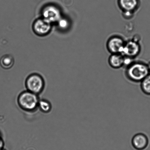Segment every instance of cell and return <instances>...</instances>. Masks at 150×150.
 I'll return each instance as SVG.
<instances>
[{"label":"cell","instance_id":"ac0fdd59","mask_svg":"<svg viewBox=\"0 0 150 150\" xmlns=\"http://www.w3.org/2000/svg\"><path fill=\"white\" fill-rule=\"evenodd\" d=\"M0 150H6L5 149H4H4H1Z\"/></svg>","mask_w":150,"mask_h":150},{"label":"cell","instance_id":"2e32d148","mask_svg":"<svg viewBox=\"0 0 150 150\" xmlns=\"http://www.w3.org/2000/svg\"><path fill=\"white\" fill-rule=\"evenodd\" d=\"M4 139L1 136H0V150L4 149Z\"/></svg>","mask_w":150,"mask_h":150},{"label":"cell","instance_id":"3957f363","mask_svg":"<svg viewBox=\"0 0 150 150\" xmlns=\"http://www.w3.org/2000/svg\"><path fill=\"white\" fill-rule=\"evenodd\" d=\"M25 85L27 90L38 95L43 92L45 89V82L40 75L33 73L27 77Z\"/></svg>","mask_w":150,"mask_h":150},{"label":"cell","instance_id":"9a60e30c","mask_svg":"<svg viewBox=\"0 0 150 150\" xmlns=\"http://www.w3.org/2000/svg\"><path fill=\"white\" fill-rule=\"evenodd\" d=\"M59 25L61 27L65 28L67 26V22L65 20H62L59 22Z\"/></svg>","mask_w":150,"mask_h":150},{"label":"cell","instance_id":"277c9868","mask_svg":"<svg viewBox=\"0 0 150 150\" xmlns=\"http://www.w3.org/2000/svg\"><path fill=\"white\" fill-rule=\"evenodd\" d=\"M140 50L138 41L133 39L125 43L121 54L124 56L133 58L139 54Z\"/></svg>","mask_w":150,"mask_h":150},{"label":"cell","instance_id":"ba28073f","mask_svg":"<svg viewBox=\"0 0 150 150\" xmlns=\"http://www.w3.org/2000/svg\"><path fill=\"white\" fill-rule=\"evenodd\" d=\"M42 13L43 18L50 23L58 21L61 16L58 8L55 6L51 5L45 7Z\"/></svg>","mask_w":150,"mask_h":150},{"label":"cell","instance_id":"7a4b0ae2","mask_svg":"<svg viewBox=\"0 0 150 150\" xmlns=\"http://www.w3.org/2000/svg\"><path fill=\"white\" fill-rule=\"evenodd\" d=\"M39 99L38 95L26 90L21 92L17 98V103L22 110L32 112L38 108Z\"/></svg>","mask_w":150,"mask_h":150},{"label":"cell","instance_id":"7c38bea8","mask_svg":"<svg viewBox=\"0 0 150 150\" xmlns=\"http://www.w3.org/2000/svg\"><path fill=\"white\" fill-rule=\"evenodd\" d=\"M141 83V89L142 92L147 95H150V73Z\"/></svg>","mask_w":150,"mask_h":150},{"label":"cell","instance_id":"8992f818","mask_svg":"<svg viewBox=\"0 0 150 150\" xmlns=\"http://www.w3.org/2000/svg\"><path fill=\"white\" fill-rule=\"evenodd\" d=\"M125 43L124 40L120 37H112L107 42V48L112 54H121Z\"/></svg>","mask_w":150,"mask_h":150},{"label":"cell","instance_id":"30bf717a","mask_svg":"<svg viewBox=\"0 0 150 150\" xmlns=\"http://www.w3.org/2000/svg\"><path fill=\"white\" fill-rule=\"evenodd\" d=\"M124 57L120 54H112L109 59V63L112 68H120L124 65Z\"/></svg>","mask_w":150,"mask_h":150},{"label":"cell","instance_id":"6da1fadb","mask_svg":"<svg viewBox=\"0 0 150 150\" xmlns=\"http://www.w3.org/2000/svg\"><path fill=\"white\" fill-rule=\"evenodd\" d=\"M150 72L147 65L142 63H133L127 67L125 74L126 77L134 83L141 82Z\"/></svg>","mask_w":150,"mask_h":150},{"label":"cell","instance_id":"e0dca14e","mask_svg":"<svg viewBox=\"0 0 150 150\" xmlns=\"http://www.w3.org/2000/svg\"><path fill=\"white\" fill-rule=\"evenodd\" d=\"M148 68H149V71L150 72V63H149V64L148 65Z\"/></svg>","mask_w":150,"mask_h":150},{"label":"cell","instance_id":"5bb4252c","mask_svg":"<svg viewBox=\"0 0 150 150\" xmlns=\"http://www.w3.org/2000/svg\"><path fill=\"white\" fill-rule=\"evenodd\" d=\"M133 12L130 11H123V16L125 18L129 19L132 17Z\"/></svg>","mask_w":150,"mask_h":150},{"label":"cell","instance_id":"8fae6325","mask_svg":"<svg viewBox=\"0 0 150 150\" xmlns=\"http://www.w3.org/2000/svg\"><path fill=\"white\" fill-rule=\"evenodd\" d=\"M14 63V58L10 55H4L0 59V65L3 68L6 70L11 68Z\"/></svg>","mask_w":150,"mask_h":150},{"label":"cell","instance_id":"5b68a950","mask_svg":"<svg viewBox=\"0 0 150 150\" xmlns=\"http://www.w3.org/2000/svg\"><path fill=\"white\" fill-rule=\"evenodd\" d=\"M33 28L36 35L40 36H45L51 30L50 23L44 18L38 19L34 23Z\"/></svg>","mask_w":150,"mask_h":150},{"label":"cell","instance_id":"52a82bcc","mask_svg":"<svg viewBox=\"0 0 150 150\" xmlns=\"http://www.w3.org/2000/svg\"><path fill=\"white\" fill-rule=\"evenodd\" d=\"M149 143V139L148 136L142 133L136 134L133 136L132 140V146L137 150L146 149Z\"/></svg>","mask_w":150,"mask_h":150},{"label":"cell","instance_id":"9c48e42d","mask_svg":"<svg viewBox=\"0 0 150 150\" xmlns=\"http://www.w3.org/2000/svg\"><path fill=\"white\" fill-rule=\"evenodd\" d=\"M119 6L123 11L133 12L137 8L139 4L138 0H119Z\"/></svg>","mask_w":150,"mask_h":150},{"label":"cell","instance_id":"4fadbf2b","mask_svg":"<svg viewBox=\"0 0 150 150\" xmlns=\"http://www.w3.org/2000/svg\"><path fill=\"white\" fill-rule=\"evenodd\" d=\"M38 108L42 112L47 114L51 111L52 109V105L50 103L46 100H40Z\"/></svg>","mask_w":150,"mask_h":150}]
</instances>
